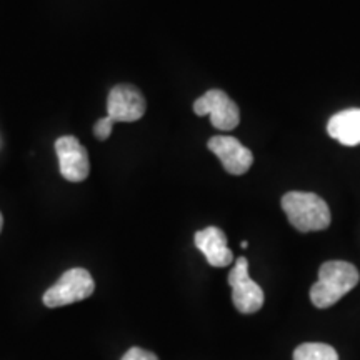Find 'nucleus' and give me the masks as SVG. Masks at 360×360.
<instances>
[{
  "instance_id": "nucleus-2",
  "label": "nucleus",
  "mask_w": 360,
  "mask_h": 360,
  "mask_svg": "<svg viewBox=\"0 0 360 360\" xmlns=\"http://www.w3.org/2000/svg\"><path fill=\"white\" fill-rule=\"evenodd\" d=\"M282 209L292 227L299 232L326 231L330 225L327 202L312 192H287L282 197Z\"/></svg>"
},
{
  "instance_id": "nucleus-8",
  "label": "nucleus",
  "mask_w": 360,
  "mask_h": 360,
  "mask_svg": "<svg viewBox=\"0 0 360 360\" xmlns=\"http://www.w3.org/2000/svg\"><path fill=\"white\" fill-rule=\"evenodd\" d=\"M209 150L222 162L224 169L232 175H244L254 164V154L236 137L215 135L207 143Z\"/></svg>"
},
{
  "instance_id": "nucleus-4",
  "label": "nucleus",
  "mask_w": 360,
  "mask_h": 360,
  "mask_svg": "<svg viewBox=\"0 0 360 360\" xmlns=\"http://www.w3.org/2000/svg\"><path fill=\"white\" fill-rule=\"evenodd\" d=\"M229 285L232 287V300L240 314H255L264 305V290L249 276V262L238 257L229 274Z\"/></svg>"
},
{
  "instance_id": "nucleus-1",
  "label": "nucleus",
  "mask_w": 360,
  "mask_h": 360,
  "mask_svg": "<svg viewBox=\"0 0 360 360\" xmlns=\"http://www.w3.org/2000/svg\"><path fill=\"white\" fill-rule=\"evenodd\" d=\"M360 274L355 265L344 260H330L319 269V281L310 287V300L317 309H327L339 302L357 285Z\"/></svg>"
},
{
  "instance_id": "nucleus-6",
  "label": "nucleus",
  "mask_w": 360,
  "mask_h": 360,
  "mask_svg": "<svg viewBox=\"0 0 360 360\" xmlns=\"http://www.w3.org/2000/svg\"><path fill=\"white\" fill-rule=\"evenodd\" d=\"M146 97L137 87L129 84L115 85L107 98V112L114 122H135L146 114Z\"/></svg>"
},
{
  "instance_id": "nucleus-11",
  "label": "nucleus",
  "mask_w": 360,
  "mask_h": 360,
  "mask_svg": "<svg viewBox=\"0 0 360 360\" xmlns=\"http://www.w3.org/2000/svg\"><path fill=\"white\" fill-rule=\"evenodd\" d=\"M294 360H339V354L332 345L321 342H305L294 352Z\"/></svg>"
},
{
  "instance_id": "nucleus-12",
  "label": "nucleus",
  "mask_w": 360,
  "mask_h": 360,
  "mask_svg": "<svg viewBox=\"0 0 360 360\" xmlns=\"http://www.w3.org/2000/svg\"><path fill=\"white\" fill-rule=\"evenodd\" d=\"M112 129H114V120L107 115V117H103V119L97 120L96 127H94V134H96V137L98 139V141H107V139L110 137Z\"/></svg>"
},
{
  "instance_id": "nucleus-9",
  "label": "nucleus",
  "mask_w": 360,
  "mask_h": 360,
  "mask_svg": "<svg viewBox=\"0 0 360 360\" xmlns=\"http://www.w3.org/2000/svg\"><path fill=\"white\" fill-rule=\"evenodd\" d=\"M195 247L205 255L207 262L212 267H227L232 264L233 254L227 245V236L222 229L205 227L195 233Z\"/></svg>"
},
{
  "instance_id": "nucleus-14",
  "label": "nucleus",
  "mask_w": 360,
  "mask_h": 360,
  "mask_svg": "<svg viewBox=\"0 0 360 360\" xmlns=\"http://www.w3.org/2000/svg\"><path fill=\"white\" fill-rule=\"evenodd\" d=\"M2 225H4V217H2V214H0V231H2Z\"/></svg>"
},
{
  "instance_id": "nucleus-3",
  "label": "nucleus",
  "mask_w": 360,
  "mask_h": 360,
  "mask_svg": "<svg viewBox=\"0 0 360 360\" xmlns=\"http://www.w3.org/2000/svg\"><path fill=\"white\" fill-rule=\"evenodd\" d=\"M94 290H96V282H94L89 270L75 267L67 270L51 289H47L42 300L45 307L57 309L74 302H80V300L92 295Z\"/></svg>"
},
{
  "instance_id": "nucleus-10",
  "label": "nucleus",
  "mask_w": 360,
  "mask_h": 360,
  "mask_svg": "<svg viewBox=\"0 0 360 360\" xmlns=\"http://www.w3.org/2000/svg\"><path fill=\"white\" fill-rule=\"evenodd\" d=\"M327 132L342 146H359L360 143V109H345L330 117Z\"/></svg>"
},
{
  "instance_id": "nucleus-15",
  "label": "nucleus",
  "mask_w": 360,
  "mask_h": 360,
  "mask_svg": "<svg viewBox=\"0 0 360 360\" xmlns=\"http://www.w3.org/2000/svg\"><path fill=\"white\" fill-rule=\"evenodd\" d=\"M242 247H244V249H247V247H249V242H247V240L242 242Z\"/></svg>"
},
{
  "instance_id": "nucleus-7",
  "label": "nucleus",
  "mask_w": 360,
  "mask_h": 360,
  "mask_svg": "<svg viewBox=\"0 0 360 360\" xmlns=\"http://www.w3.org/2000/svg\"><path fill=\"white\" fill-rule=\"evenodd\" d=\"M56 152L60 165L62 177L69 182H82L89 177L90 162L87 148H85L77 137L65 135L57 139Z\"/></svg>"
},
{
  "instance_id": "nucleus-5",
  "label": "nucleus",
  "mask_w": 360,
  "mask_h": 360,
  "mask_svg": "<svg viewBox=\"0 0 360 360\" xmlns=\"http://www.w3.org/2000/svg\"><path fill=\"white\" fill-rule=\"evenodd\" d=\"M193 112L197 115H209L210 124L219 130H233L240 122V112L237 103L227 94L212 89L193 102Z\"/></svg>"
},
{
  "instance_id": "nucleus-13",
  "label": "nucleus",
  "mask_w": 360,
  "mask_h": 360,
  "mask_svg": "<svg viewBox=\"0 0 360 360\" xmlns=\"http://www.w3.org/2000/svg\"><path fill=\"white\" fill-rule=\"evenodd\" d=\"M122 360H159V359H157V355L154 352H148V350L141 349V347H132L125 352Z\"/></svg>"
}]
</instances>
